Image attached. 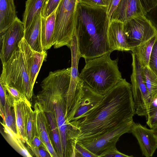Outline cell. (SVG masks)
<instances>
[{"label":"cell","instance_id":"484cf974","mask_svg":"<svg viewBox=\"0 0 157 157\" xmlns=\"http://www.w3.org/2000/svg\"><path fill=\"white\" fill-rule=\"evenodd\" d=\"M47 56L46 51L42 52L34 51H33L30 71L29 80L33 87L42 64Z\"/></svg>","mask_w":157,"mask_h":157},{"label":"cell","instance_id":"5bb4252c","mask_svg":"<svg viewBox=\"0 0 157 157\" xmlns=\"http://www.w3.org/2000/svg\"><path fill=\"white\" fill-rule=\"evenodd\" d=\"M147 13L140 0H121L110 21L115 20L124 22L139 15L147 16Z\"/></svg>","mask_w":157,"mask_h":157},{"label":"cell","instance_id":"7c38bea8","mask_svg":"<svg viewBox=\"0 0 157 157\" xmlns=\"http://www.w3.org/2000/svg\"><path fill=\"white\" fill-rule=\"evenodd\" d=\"M70 48L71 52V66L70 84L66 96L67 114L70 109L75 97L84 84L83 81L80 78L78 71V64L81 57L78 51L77 37L75 34Z\"/></svg>","mask_w":157,"mask_h":157},{"label":"cell","instance_id":"5b68a950","mask_svg":"<svg viewBox=\"0 0 157 157\" xmlns=\"http://www.w3.org/2000/svg\"><path fill=\"white\" fill-rule=\"evenodd\" d=\"M109 52L86 61L79 76L96 93L104 95L123 78L118 66V59H111Z\"/></svg>","mask_w":157,"mask_h":157},{"label":"cell","instance_id":"7a4b0ae2","mask_svg":"<svg viewBox=\"0 0 157 157\" xmlns=\"http://www.w3.org/2000/svg\"><path fill=\"white\" fill-rule=\"evenodd\" d=\"M71 67L51 71L42 82L41 90L36 96L45 113L54 116L60 134L64 157L72 155L77 134L66 121V96L70 82Z\"/></svg>","mask_w":157,"mask_h":157},{"label":"cell","instance_id":"44dd1931","mask_svg":"<svg viewBox=\"0 0 157 157\" xmlns=\"http://www.w3.org/2000/svg\"><path fill=\"white\" fill-rule=\"evenodd\" d=\"M157 38L155 36L144 43L131 50L141 67L144 68L149 67L150 59L154 44Z\"/></svg>","mask_w":157,"mask_h":157},{"label":"cell","instance_id":"6da1fadb","mask_svg":"<svg viewBox=\"0 0 157 157\" xmlns=\"http://www.w3.org/2000/svg\"><path fill=\"white\" fill-rule=\"evenodd\" d=\"M135 114L131 84L123 78L104 95L98 105L72 125L77 134L76 141H90L133 120Z\"/></svg>","mask_w":157,"mask_h":157},{"label":"cell","instance_id":"2e32d148","mask_svg":"<svg viewBox=\"0 0 157 157\" xmlns=\"http://www.w3.org/2000/svg\"><path fill=\"white\" fill-rule=\"evenodd\" d=\"M41 12L35 17L32 23L25 30L24 38L34 51L42 52L44 51L41 39Z\"/></svg>","mask_w":157,"mask_h":157},{"label":"cell","instance_id":"74e56055","mask_svg":"<svg viewBox=\"0 0 157 157\" xmlns=\"http://www.w3.org/2000/svg\"><path fill=\"white\" fill-rule=\"evenodd\" d=\"M146 123L151 129L157 125V107L154 112L146 119Z\"/></svg>","mask_w":157,"mask_h":157},{"label":"cell","instance_id":"7402d4cb","mask_svg":"<svg viewBox=\"0 0 157 157\" xmlns=\"http://www.w3.org/2000/svg\"><path fill=\"white\" fill-rule=\"evenodd\" d=\"M47 0H27L22 22L25 30L29 27L37 15L41 12Z\"/></svg>","mask_w":157,"mask_h":157},{"label":"cell","instance_id":"ba28073f","mask_svg":"<svg viewBox=\"0 0 157 157\" xmlns=\"http://www.w3.org/2000/svg\"><path fill=\"white\" fill-rule=\"evenodd\" d=\"M123 23L131 51L157 36V29L147 16L139 15Z\"/></svg>","mask_w":157,"mask_h":157},{"label":"cell","instance_id":"277c9868","mask_svg":"<svg viewBox=\"0 0 157 157\" xmlns=\"http://www.w3.org/2000/svg\"><path fill=\"white\" fill-rule=\"evenodd\" d=\"M33 51L24 37L10 59L2 64L0 77V82L16 88L29 101L33 94V87L29 80Z\"/></svg>","mask_w":157,"mask_h":157},{"label":"cell","instance_id":"836d02e7","mask_svg":"<svg viewBox=\"0 0 157 157\" xmlns=\"http://www.w3.org/2000/svg\"><path fill=\"white\" fill-rule=\"evenodd\" d=\"M30 149L33 154L37 157H51L50 154L44 147H28Z\"/></svg>","mask_w":157,"mask_h":157},{"label":"cell","instance_id":"30bf717a","mask_svg":"<svg viewBox=\"0 0 157 157\" xmlns=\"http://www.w3.org/2000/svg\"><path fill=\"white\" fill-rule=\"evenodd\" d=\"M134 123L133 120L131 121L104 133L90 141L81 143L89 151L98 157L104 151L116 145L122 135L130 132Z\"/></svg>","mask_w":157,"mask_h":157},{"label":"cell","instance_id":"ab89813d","mask_svg":"<svg viewBox=\"0 0 157 157\" xmlns=\"http://www.w3.org/2000/svg\"><path fill=\"white\" fill-rule=\"evenodd\" d=\"M41 146L45 147L44 144L40 138L38 136H36L34 137L31 143V146L28 147H38Z\"/></svg>","mask_w":157,"mask_h":157},{"label":"cell","instance_id":"d6986e66","mask_svg":"<svg viewBox=\"0 0 157 157\" xmlns=\"http://www.w3.org/2000/svg\"><path fill=\"white\" fill-rule=\"evenodd\" d=\"M17 17L14 0H0V36Z\"/></svg>","mask_w":157,"mask_h":157},{"label":"cell","instance_id":"d590c367","mask_svg":"<svg viewBox=\"0 0 157 157\" xmlns=\"http://www.w3.org/2000/svg\"><path fill=\"white\" fill-rule=\"evenodd\" d=\"M147 13L154 8L157 5V0H140Z\"/></svg>","mask_w":157,"mask_h":157},{"label":"cell","instance_id":"8d00e7d4","mask_svg":"<svg viewBox=\"0 0 157 157\" xmlns=\"http://www.w3.org/2000/svg\"><path fill=\"white\" fill-rule=\"evenodd\" d=\"M0 105L4 108L8 97V93L5 86L0 82Z\"/></svg>","mask_w":157,"mask_h":157},{"label":"cell","instance_id":"e575fe53","mask_svg":"<svg viewBox=\"0 0 157 157\" xmlns=\"http://www.w3.org/2000/svg\"><path fill=\"white\" fill-rule=\"evenodd\" d=\"M121 0H109L107 9L108 17L110 21L111 17Z\"/></svg>","mask_w":157,"mask_h":157},{"label":"cell","instance_id":"52a82bcc","mask_svg":"<svg viewBox=\"0 0 157 157\" xmlns=\"http://www.w3.org/2000/svg\"><path fill=\"white\" fill-rule=\"evenodd\" d=\"M132 73L131 75V84L136 114L145 116L146 118L152 102L144 80L143 68L134 54L132 53Z\"/></svg>","mask_w":157,"mask_h":157},{"label":"cell","instance_id":"f35d334b","mask_svg":"<svg viewBox=\"0 0 157 157\" xmlns=\"http://www.w3.org/2000/svg\"><path fill=\"white\" fill-rule=\"evenodd\" d=\"M147 17L150 20L157 29V5L147 13Z\"/></svg>","mask_w":157,"mask_h":157},{"label":"cell","instance_id":"e0dca14e","mask_svg":"<svg viewBox=\"0 0 157 157\" xmlns=\"http://www.w3.org/2000/svg\"><path fill=\"white\" fill-rule=\"evenodd\" d=\"M34 109L36 113L37 127L39 137L44 146L48 144L54 145L49 121L41 106L37 101L34 105Z\"/></svg>","mask_w":157,"mask_h":157},{"label":"cell","instance_id":"9c48e42d","mask_svg":"<svg viewBox=\"0 0 157 157\" xmlns=\"http://www.w3.org/2000/svg\"><path fill=\"white\" fill-rule=\"evenodd\" d=\"M103 97L104 95L95 92L84 83L72 101L66 117L67 124L71 126L98 105Z\"/></svg>","mask_w":157,"mask_h":157},{"label":"cell","instance_id":"f546056e","mask_svg":"<svg viewBox=\"0 0 157 157\" xmlns=\"http://www.w3.org/2000/svg\"><path fill=\"white\" fill-rule=\"evenodd\" d=\"M75 157H97L81 143L76 141L75 146Z\"/></svg>","mask_w":157,"mask_h":157},{"label":"cell","instance_id":"603a6c76","mask_svg":"<svg viewBox=\"0 0 157 157\" xmlns=\"http://www.w3.org/2000/svg\"><path fill=\"white\" fill-rule=\"evenodd\" d=\"M1 124L4 127V137L10 145L21 155L26 157H33V155L17 134L14 133L3 123L1 122Z\"/></svg>","mask_w":157,"mask_h":157},{"label":"cell","instance_id":"f1b7e54d","mask_svg":"<svg viewBox=\"0 0 157 157\" xmlns=\"http://www.w3.org/2000/svg\"><path fill=\"white\" fill-rule=\"evenodd\" d=\"M61 0H47L41 12L42 17L49 16L57 8Z\"/></svg>","mask_w":157,"mask_h":157},{"label":"cell","instance_id":"ffe728a7","mask_svg":"<svg viewBox=\"0 0 157 157\" xmlns=\"http://www.w3.org/2000/svg\"><path fill=\"white\" fill-rule=\"evenodd\" d=\"M29 101H14L13 108L15 113L17 134L24 143L26 141L25 123Z\"/></svg>","mask_w":157,"mask_h":157},{"label":"cell","instance_id":"3957f363","mask_svg":"<svg viewBox=\"0 0 157 157\" xmlns=\"http://www.w3.org/2000/svg\"><path fill=\"white\" fill-rule=\"evenodd\" d=\"M107 9L89 6L78 2L74 34L80 57L85 61L111 52L108 38L110 21Z\"/></svg>","mask_w":157,"mask_h":157},{"label":"cell","instance_id":"4316f807","mask_svg":"<svg viewBox=\"0 0 157 157\" xmlns=\"http://www.w3.org/2000/svg\"><path fill=\"white\" fill-rule=\"evenodd\" d=\"M10 105L6 102L3 109L4 113V120L3 123L14 133L17 134V129L15 112Z\"/></svg>","mask_w":157,"mask_h":157},{"label":"cell","instance_id":"b9f144b4","mask_svg":"<svg viewBox=\"0 0 157 157\" xmlns=\"http://www.w3.org/2000/svg\"><path fill=\"white\" fill-rule=\"evenodd\" d=\"M153 129L154 130L155 134L157 138V125Z\"/></svg>","mask_w":157,"mask_h":157},{"label":"cell","instance_id":"8992f818","mask_svg":"<svg viewBox=\"0 0 157 157\" xmlns=\"http://www.w3.org/2000/svg\"><path fill=\"white\" fill-rule=\"evenodd\" d=\"M78 0H61L56 10L54 47L70 48L74 34Z\"/></svg>","mask_w":157,"mask_h":157},{"label":"cell","instance_id":"4dcf8cb0","mask_svg":"<svg viewBox=\"0 0 157 157\" xmlns=\"http://www.w3.org/2000/svg\"><path fill=\"white\" fill-rule=\"evenodd\" d=\"M133 156L132 155H128L120 152L117 148L116 145L106 149L98 156V157H131Z\"/></svg>","mask_w":157,"mask_h":157},{"label":"cell","instance_id":"4fadbf2b","mask_svg":"<svg viewBox=\"0 0 157 157\" xmlns=\"http://www.w3.org/2000/svg\"><path fill=\"white\" fill-rule=\"evenodd\" d=\"M130 132L137 139L142 155L152 157L157 148V138L153 129H148L140 123L134 122Z\"/></svg>","mask_w":157,"mask_h":157},{"label":"cell","instance_id":"1f68e13d","mask_svg":"<svg viewBox=\"0 0 157 157\" xmlns=\"http://www.w3.org/2000/svg\"><path fill=\"white\" fill-rule=\"evenodd\" d=\"M80 3L94 7H107L109 0H78Z\"/></svg>","mask_w":157,"mask_h":157},{"label":"cell","instance_id":"60d3db41","mask_svg":"<svg viewBox=\"0 0 157 157\" xmlns=\"http://www.w3.org/2000/svg\"><path fill=\"white\" fill-rule=\"evenodd\" d=\"M0 115L2 117L3 120H4V109L2 106L0 105Z\"/></svg>","mask_w":157,"mask_h":157},{"label":"cell","instance_id":"cb8c5ba5","mask_svg":"<svg viewBox=\"0 0 157 157\" xmlns=\"http://www.w3.org/2000/svg\"><path fill=\"white\" fill-rule=\"evenodd\" d=\"M25 133L26 143L28 147H30L34 137L36 136L39 137L37 127L36 113L32 109L31 103L28 107L25 123Z\"/></svg>","mask_w":157,"mask_h":157},{"label":"cell","instance_id":"8fae6325","mask_svg":"<svg viewBox=\"0 0 157 157\" xmlns=\"http://www.w3.org/2000/svg\"><path fill=\"white\" fill-rule=\"evenodd\" d=\"M23 23L17 17L5 32L0 36V58L2 64L7 61L24 37Z\"/></svg>","mask_w":157,"mask_h":157},{"label":"cell","instance_id":"9a60e30c","mask_svg":"<svg viewBox=\"0 0 157 157\" xmlns=\"http://www.w3.org/2000/svg\"><path fill=\"white\" fill-rule=\"evenodd\" d=\"M108 38L110 51H131L128 44L123 23L112 20L108 31Z\"/></svg>","mask_w":157,"mask_h":157},{"label":"cell","instance_id":"ac0fdd59","mask_svg":"<svg viewBox=\"0 0 157 157\" xmlns=\"http://www.w3.org/2000/svg\"><path fill=\"white\" fill-rule=\"evenodd\" d=\"M56 10L47 17H44L41 15V39L44 51H46L53 46Z\"/></svg>","mask_w":157,"mask_h":157},{"label":"cell","instance_id":"d6a6232c","mask_svg":"<svg viewBox=\"0 0 157 157\" xmlns=\"http://www.w3.org/2000/svg\"><path fill=\"white\" fill-rule=\"evenodd\" d=\"M149 67L157 76V38L151 51L149 63Z\"/></svg>","mask_w":157,"mask_h":157},{"label":"cell","instance_id":"d4e9b609","mask_svg":"<svg viewBox=\"0 0 157 157\" xmlns=\"http://www.w3.org/2000/svg\"><path fill=\"white\" fill-rule=\"evenodd\" d=\"M144 80L152 102L157 99V76L148 67L143 68Z\"/></svg>","mask_w":157,"mask_h":157},{"label":"cell","instance_id":"83f0119b","mask_svg":"<svg viewBox=\"0 0 157 157\" xmlns=\"http://www.w3.org/2000/svg\"><path fill=\"white\" fill-rule=\"evenodd\" d=\"M4 86L7 91L9 99L13 103L14 101L28 100L25 95L16 88L8 85Z\"/></svg>","mask_w":157,"mask_h":157}]
</instances>
